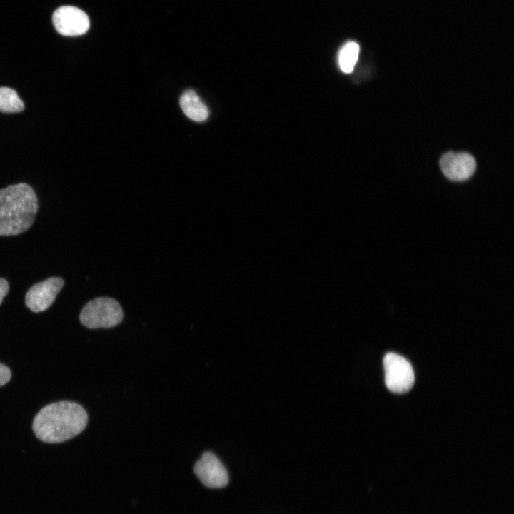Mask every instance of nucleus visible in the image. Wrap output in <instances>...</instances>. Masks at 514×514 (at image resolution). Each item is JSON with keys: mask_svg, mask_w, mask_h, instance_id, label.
Here are the masks:
<instances>
[{"mask_svg": "<svg viewBox=\"0 0 514 514\" xmlns=\"http://www.w3.org/2000/svg\"><path fill=\"white\" fill-rule=\"evenodd\" d=\"M87 422V413L81 405L71 401H59L44 407L35 416L32 428L39 440L56 443L79 434Z\"/></svg>", "mask_w": 514, "mask_h": 514, "instance_id": "nucleus-1", "label": "nucleus"}, {"mask_svg": "<svg viewBox=\"0 0 514 514\" xmlns=\"http://www.w3.org/2000/svg\"><path fill=\"white\" fill-rule=\"evenodd\" d=\"M38 200L26 183L0 189V236H14L27 231L38 211Z\"/></svg>", "mask_w": 514, "mask_h": 514, "instance_id": "nucleus-2", "label": "nucleus"}, {"mask_svg": "<svg viewBox=\"0 0 514 514\" xmlns=\"http://www.w3.org/2000/svg\"><path fill=\"white\" fill-rule=\"evenodd\" d=\"M124 318L121 306L109 297H98L88 302L82 308L79 318L88 328H112Z\"/></svg>", "mask_w": 514, "mask_h": 514, "instance_id": "nucleus-3", "label": "nucleus"}, {"mask_svg": "<svg viewBox=\"0 0 514 514\" xmlns=\"http://www.w3.org/2000/svg\"><path fill=\"white\" fill-rule=\"evenodd\" d=\"M385 383L393 393H404L413 387L415 381L410 362L395 353H388L383 358Z\"/></svg>", "mask_w": 514, "mask_h": 514, "instance_id": "nucleus-4", "label": "nucleus"}, {"mask_svg": "<svg viewBox=\"0 0 514 514\" xmlns=\"http://www.w3.org/2000/svg\"><path fill=\"white\" fill-rule=\"evenodd\" d=\"M52 21L56 30L60 34L67 36L84 34L90 25L86 14L73 6H62L56 9Z\"/></svg>", "mask_w": 514, "mask_h": 514, "instance_id": "nucleus-5", "label": "nucleus"}, {"mask_svg": "<svg viewBox=\"0 0 514 514\" xmlns=\"http://www.w3.org/2000/svg\"><path fill=\"white\" fill-rule=\"evenodd\" d=\"M64 283L61 278L51 277L34 285L26 294V306L35 313L46 310L54 301Z\"/></svg>", "mask_w": 514, "mask_h": 514, "instance_id": "nucleus-6", "label": "nucleus"}, {"mask_svg": "<svg viewBox=\"0 0 514 514\" xmlns=\"http://www.w3.org/2000/svg\"><path fill=\"white\" fill-rule=\"evenodd\" d=\"M194 472L206 487L220 488L228 483V472L220 460L211 452L203 453L194 466Z\"/></svg>", "mask_w": 514, "mask_h": 514, "instance_id": "nucleus-7", "label": "nucleus"}, {"mask_svg": "<svg viewBox=\"0 0 514 514\" xmlns=\"http://www.w3.org/2000/svg\"><path fill=\"white\" fill-rule=\"evenodd\" d=\"M440 166L448 179L461 181L469 178L473 174L476 162L469 153L448 152L442 156Z\"/></svg>", "mask_w": 514, "mask_h": 514, "instance_id": "nucleus-8", "label": "nucleus"}, {"mask_svg": "<svg viewBox=\"0 0 514 514\" xmlns=\"http://www.w3.org/2000/svg\"><path fill=\"white\" fill-rule=\"evenodd\" d=\"M180 106L184 114L196 121H203L208 116L206 106L193 90H187L180 98Z\"/></svg>", "mask_w": 514, "mask_h": 514, "instance_id": "nucleus-9", "label": "nucleus"}, {"mask_svg": "<svg viewBox=\"0 0 514 514\" xmlns=\"http://www.w3.org/2000/svg\"><path fill=\"white\" fill-rule=\"evenodd\" d=\"M359 45L355 41H348L340 49L338 64L344 73H351L358 59Z\"/></svg>", "mask_w": 514, "mask_h": 514, "instance_id": "nucleus-10", "label": "nucleus"}, {"mask_svg": "<svg viewBox=\"0 0 514 514\" xmlns=\"http://www.w3.org/2000/svg\"><path fill=\"white\" fill-rule=\"evenodd\" d=\"M24 104L16 91L9 87H0V111L4 113L20 112Z\"/></svg>", "mask_w": 514, "mask_h": 514, "instance_id": "nucleus-11", "label": "nucleus"}, {"mask_svg": "<svg viewBox=\"0 0 514 514\" xmlns=\"http://www.w3.org/2000/svg\"><path fill=\"white\" fill-rule=\"evenodd\" d=\"M11 377L9 368L0 363V387L7 383Z\"/></svg>", "mask_w": 514, "mask_h": 514, "instance_id": "nucleus-12", "label": "nucleus"}, {"mask_svg": "<svg viewBox=\"0 0 514 514\" xmlns=\"http://www.w3.org/2000/svg\"><path fill=\"white\" fill-rule=\"evenodd\" d=\"M9 283L4 278H0V305L2 303L4 297L8 293L9 291Z\"/></svg>", "mask_w": 514, "mask_h": 514, "instance_id": "nucleus-13", "label": "nucleus"}]
</instances>
